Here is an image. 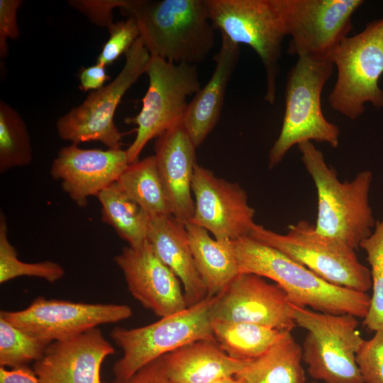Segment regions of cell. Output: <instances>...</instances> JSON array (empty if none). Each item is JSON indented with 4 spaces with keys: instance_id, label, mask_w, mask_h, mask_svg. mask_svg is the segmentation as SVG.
Returning <instances> with one entry per match:
<instances>
[{
    "instance_id": "cell-1",
    "label": "cell",
    "mask_w": 383,
    "mask_h": 383,
    "mask_svg": "<svg viewBox=\"0 0 383 383\" xmlns=\"http://www.w3.org/2000/svg\"><path fill=\"white\" fill-rule=\"evenodd\" d=\"M240 273L272 280L297 306L331 314L365 318L370 296L365 292L333 284L279 250L248 235L229 241Z\"/></svg>"
},
{
    "instance_id": "cell-2",
    "label": "cell",
    "mask_w": 383,
    "mask_h": 383,
    "mask_svg": "<svg viewBox=\"0 0 383 383\" xmlns=\"http://www.w3.org/2000/svg\"><path fill=\"white\" fill-rule=\"evenodd\" d=\"M152 55L174 63L206 60L215 40L206 0H120Z\"/></svg>"
},
{
    "instance_id": "cell-3",
    "label": "cell",
    "mask_w": 383,
    "mask_h": 383,
    "mask_svg": "<svg viewBox=\"0 0 383 383\" xmlns=\"http://www.w3.org/2000/svg\"><path fill=\"white\" fill-rule=\"evenodd\" d=\"M298 148L316 189V231L358 249L372 235L377 222L370 204L372 172L364 170L351 181L340 182L335 170L327 165L323 152L312 142L301 143Z\"/></svg>"
},
{
    "instance_id": "cell-4",
    "label": "cell",
    "mask_w": 383,
    "mask_h": 383,
    "mask_svg": "<svg viewBox=\"0 0 383 383\" xmlns=\"http://www.w3.org/2000/svg\"><path fill=\"white\" fill-rule=\"evenodd\" d=\"M330 58L298 57L289 70L285 88V110L279 135L269 152L270 169L295 145L312 140L339 145L340 129L328 121L321 109V96L333 70Z\"/></svg>"
},
{
    "instance_id": "cell-5",
    "label": "cell",
    "mask_w": 383,
    "mask_h": 383,
    "mask_svg": "<svg viewBox=\"0 0 383 383\" xmlns=\"http://www.w3.org/2000/svg\"><path fill=\"white\" fill-rule=\"evenodd\" d=\"M210 21L236 44H245L260 57L265 72V100L273 105L287 35L283 0H206Z\"/></svg>"
},
{
    "instance_id": "cell-6",
    "label": "cell",
    "mask_w": 383,
    "mask_h": 383,
    "mask_svg": "<svg viewBox=\"0 0 383 383\" xmlns=\"http://www.w3.org/2000/svg\"><path fill=\"white\" fill-rule=\"evenodd\" d=\"M216 299L217 295L206 296L180 312L142 327H115L110 336L123 350L113 367L115 379H126L150 362L188 343L215 340L211 309Z\"/></svg>"
},
{
    "instance_id": "cell-7",
    "label": "cell",
    "mask_w": 383,
    "mask_h": 383,
    "mask_svg": "<svg viewBox=\"0 0 383 383\" xmlns=\"http://www.w3.org/2000/svg\"><path fill=\"white\" fill-rule=\"evenodd\" d=\"M248 235L279 250L333 284L365 293L372 287L370 270L360 262L355 250L318 233L306 220L289 225L285 234L255 223Z\"/></svg>"
},
{
    "instance_id": "cell-8",
    "label": "cell",
    "mask_w": 383,
    "mask_h": 383,
    "mask_svg": "<svg viewBox=\"0 0 383 383\" xmlns=\"http://www.w3.org/2000/svg\"><path fill=\"white\" fill-rule=\"evenodd\" d=\"M337 79L328 101L334 111L355 120L366 103L383 108V18L374 20L357 34L344 38L330 55Z\"/></svg>"
},
{
    "instance_id": "cell-9",
    "label": "cell",
    "mask_w": 383,
    "mask_h": 383,
    "mask_svg": "<svg viewBox=\"0 0 383 383\" xmlns=\"http://www.w3.org/2000/svg\"><path fill=\"white\" fill-rule=\"evenodd\" d=\"M292 314L296 325L308 331L301 347L311 377L324 383H365L356 362L364 341L357 329V317L294 304Z\"/></svg>"
},
{
    "instance_id": "cell-10",
    "label": "cell",
    "mask_w": 383,
    "mask_h": 383,
    "mask_svg": "<svg viewBox=\"0 0 383 383\" xmlns=\"http://www.w3.org/2000/svg\"><path fill=\"white\" fill-rule=\"evenodd\" d=\"M148 89L140 111L127 123L137 126L136 135L126 150L128 163L138 160L148 143L182 123L188 106L187 98L201 89L195 65L174 64L150 54L145 72Z\"/></svg>"
},
{
    "instance_id": "cell-11",
    "label": "cell",
    "mask_w": 383,
    "mask_h": 383,
    "mask_svg": "<svg viewBox=\"0 0 383 383\" xmlns=\"http://www.w3.org/2000/svg\"><path fill=\"white\" fill-rule=\"evenodd\" d=\"M123 67L115 79L91 91L79 106L56 121L59 137L72 144L99 141L111 149H121L122 133L113 117L122 97L146 72L150 54L139 37L125 53Z\"/></svg>"
},
{
    "instance_id": "cell-12",
    "label": "cell",
    "mask_w": 383,
    "mask_h": 383,
    "mask_svg": "<svg viewBox=\"0 0 383 383\" xmlns=\"http://www.w3.org/2000/svg\"><path fill=\"white\" fill-rule=\"evenodd\" d=\"M362 0H283L288 53L328 59L353 28L352 16Z\"/></svg>"
},
{
    "instance_id": "cell-13",
    "label": "cell",
    "mask_w": 383,
    "mask_h": 383,
    "mask_svg": "<svg viewBox=\"0 0 383 383\" xmlns=\"http://www.w3.org/2000/svg\"><path fill=\"white\" fill-rule=\"evenodd\" d=\"M133 314L126 304H89L39 296L25 309L1 311L0 316L24 332L53 342L66 340Z\"/></svg>"
},
{
    "instance_id": "cell-14",
    "label": "cell",
    "mask_w": 383,
    "mask_h": 383,
    "mask_svg": "<svg viewBox=\"0 0 383 383\" xmlns=\"http://www.w3.org/2000/svg\"><path fill=\"white\" fill-rule=\"evenodd\" d=\"M287 293L255 274L240 273L219 294L211 309L212 322L257 324L279 331L296 326Z\"/></svg>"
},
{
    "instance_id": "cell-15",
    "label": "cell",
    "mask_w": 383,
    "mask_h": 383,
    "mask_svg": "<svg viewBox=\"0 0 383 383\" xmlns=\"http://www.w3.org/2000/svg\"><path fill=\"white\" fill-rule=\"evenodd\" d=\"M194 213L191 221L218 240L248 235L255 223V209L245 191L237 183L216 177L196 162L192 182Z\"/></svg>"
},
{
    "instance_id": "cell-16",
    "label": "cell",
    "mask_w": 383,
    "mask_h": 383,
    "mask_svg": "<svg viewBox=\"0 0 383 383\" xmlns=\"http://www.w3.org/2000/svg\"><path fill=\"white\" fill-rule=\"evenodd\" d=\"M131 294L160 318L187 309L182 284L147 240L137 248L124 247L114 257Z\"/></svg>"
},
{
    "instance_id": "cell-17",
    "label": "cell",
    "mask_w": 383,
    "mask_h": 383,
    "mask_svg": "<svg viewBox=\"0 0 383 383\" xmlns=\"http://www.w3.org/2000/svg\"><path fill=\"white\" fill-rule=\"evenodd\" d=\"M128 165L126 151L121 148L83 149L71 144L58 151L50 174L61 182L62 189L70 198L83 208L87 205L89 197L97 196L117 182Z\"/></svg>"
},
{
    "instance_id": "cell-18",
    "label": "cell",
    "mask_w": 383,
    "mask_h": 383,
    "mask_svg": "<svg viewBox=\"0 0 383 383\" xmlns=\"http://www.w3.org/2000/svg\"><path fill=\"white\" fill-rule=\"evenodd\" d=\"M114 353L113 345L96 327L50 343L33 370L40 383H105L101 378V365Z\"/></svg>"
},
{
    "instance_id": "cell-19",
    "label": "cell",
    "mask_w": 383,
    "mask_h": 383,
    "mask_svg": "<svg viewBox=\"0 0 383 383\" xmlns=\"http://www.w3.org/2000/svg\"><path fill=\"white\" fill-rule=\"evenodd\" d=\"M196 147L180 123L157 138L155 157L173 216L181 223L191 222L194 213L192 182Z\"/></svg>"
},
{
    "instance_id": "cell-20",
    "label": "cell",
    "mask_w": 383,
    "mask_h": 383,
    "mask_svg": "<svg viewBox=\"0 0 383 383\" xmlns=\"http://www.w3.org/2000/svg\"><path fill=\"white\" fill-rule=\"evenodd\" d=\"M215 68L209 82L188 104L182 126L196 148L199 147L217 124L226 91L240 57V45L221 34Z\"/></svg>"
},
{
    "instance_id": "cell-21",
    "label": "cell",
    "mask_w": 383,
    "mask_h": 383,
    "mask_svg": "<svg viewBox=\"0 0 383 383\" xmlns=\"http://www.w3.org/2000/svg\"><path fill=\"white\" fill-rule=\"evenodd\" d=\"M148 240L157 256L179 279L187 306L207 296L195 266L185 224L173 215L151 216Z\"/></svg>"
},
{
    "instance_id": "cell-22",
    "label": "cell",
    "mask_w": 383,
    "mask_h": 383,
    "mask_svg": "<svg viewBox=\"0 0 383 383\" xmlns=\"http://www.w3.org/2000/svg\"><path fill=\"white\" fill-rule=\"evenodd\" d=\"M161 359L171 383H210L234 377L249 362L229 357L214 340L188 343Z\"/></svg>"
},
{
    "instance_id": "cell-23",
    "label": "cell",
    "mask_w": 383,
    "mask_h": 383,
    "mask_svg": "<svg viewBox=\"0 0 383 383\" xmlns=\"http://www.w3.org/2000/svg\"><path fill=\"white\" fill-rule=\"evenodd\" d=\"M185 227L195 266L206 287L207 296H215L240 274L230 240H218L206 229L192 222Z\"/></svg>"
},
{
    "instance_id": "cell-24",
    "label": "cell",
    "mask_w": 383,
    "mask_h": 383,
    "mask_svg": "<svg viewBox=\"0 0 383 383\" xmlns=\"http://www.w3.org/2000/svg\"><path fill=\"white\" fill-rule=\"evenodd\" d=\"M302 361L301 345L291 331H284L267 350L249 361L235 377L246 383H306Z\"/></svg>"
},
{
    "instance_id": "cell-25",
    "label": "cell",
    "mask_w": 383,
    "mask_h": 383,
    "mask_svg": "<svg viewBox=\"0 0 383 383\" xmlns=\"http://www.w3.org/2000/svg\"><path fill=\"white\" fill-rule=\"evenodd\" d=\"M116 182L150 217L173 215L155 155L129 164Z\"/></svg>"
},
{
    "instance_id": "cell-26",
    "label": "cell",
    "mask_w": 383,
    "mask_h": 383,
    "mask_svg": "<svg viewBox=\"0 0 383 383\" xmlns=\"http://www.w3.org/2000/svg\"><path fill=\"white\" fill-rule=\"evenodd\" d=\"M97 199L101 205V221L111 226L129 246L137 248L148 240L150 216L114 182Z\"/></svg>"
},
{
    "instance_id": "cell-27",
    "label": "cell",
    "mask_w": 383,
    "mask_h": 383,
    "mask_svg": "<svg viewBox=\"0 0 383 383\" xmlns=\"http://www.w3.org/2000/svg\"><path fill=\"white\" fill-rule=\"evenodd\" d=\"M214 339L231 357L251 361L267 350L284 331L248 323L212 322Z\"/></svg>"
},
{
    "instance_id": "cell-28",
    "label": "cell",
    "mask_w": 383,
    "mask_h": 383,
    "mask_svg": "<svg viewBox=\"0 0 383 383\" xmlns=\"http://www.w3.org/2000/svg\"><path fill=\"white\" fill-rule=\"evenodd\" d=\"M33 149L26 124L9 104L0 101V173L29 165Z\"/></svg>"
},
{
    "instance_id": "cell-29",
    "label": "cell",
    "mask_w": 383,
    "mask_h": 383,
    "mask_svg": "<svg viewBox=\"0 0 383 383\" xmlns=\"http://www.w3.org/2000/svg\"><path fill=\"white\" fill-rule=\"evenodd\" d=\"M64 268L58 263L46 260L28 263L20 260L15 248L8 238V226L6 217L0 214V283L13 279L28 276L44 279L53 283L65 275Z\"/></svg>"
},
{
    "instance_id": "cell-30",
    "label": "cell",
    "mask_w": 383,
    "mask_h": 383,
    "mask_svg": "<svg viewBox=\"0 0 383 383\" xmlns=\"http://www.w3.org/2000/svg\"><path fill=\"white\" fill-rule=\"evenodd\" d=\"M50 342L31 335L0 316V365L17 368L40 360Z\"/></svg>"
},
{
    "instance_id": "cell-31",
    "label": "cell",
    "mask_w": 383,
    "mask_h": 383,
    "mask_svg": "<svg viewBox=\"0 0 383 383\" xmlns=\"http://www.w3.org/2000/svg\"><path fill=\"white\" fill-rule=\"evenodd\" d=\"M360 248L367 253L370 265L372 294L363 324L370 331L383 328V216L377 221L372 235L365 239Z\"/></svg>"
},
{
    "instance_id": "cell-32",
    "label": "cell",
    "mask_w": 383,
    "mask_h": 383,
    "mask_svg": "<svg viewBox=\"0 0 383 383\" xmlns=\"http://www.w3.org/2000/svg\"><path fill=\"white\" fill-rule=\"evenodd\" d=\"M109 30L110 37L97 59V63L105 67L113 62L121 54H125L140 37L138 23L132 17L113 23Z\"/></svg>"
},
{
    "instance_id": "cell-33",
    "label": "cell",
    "mask_w": 383,
    "mask_h": 383,
    "mask_svg": "<svg viewBox=\"0 0 383 383\" xmlns=\"http://www.w3.org/2000/svg\"><path fill=\"white\" fill-rule=\"evenodd\" d=\"M356 362L365 383H383V328L364 340Z\"/></svg>"
},
{
    "instance_id": "cell-34",
    "label": "cell",
    "mask_w": 383,
    "mask_h": 383,
    "mask_svg": "<svg viewBox=\"0 0 383 383\" xmlns=\"http://www.w3.org/2000/svg\"><path fill=\"white\" fill-rule=\"evenodd\" d=\"M68 4L93 23L109 29L113 24V11L119 8L120 0H72Z\"/></svg>"
},
{
    "instance_id": "cell-35",
    "label": "cell",
    "mask_w": 383,
    "mask_h": 383,
    "mask_svg": "<svg viewBox=\"0 0 383 383\" xmlns=\"http://www.w3.org/2000/svg\"><path fill=\"white\" fill-rule=\"evenodd\" d=\"M21 0H0V56L8 52L7 40H16L20 32L17 23V11L22 4Z\"/></svg>"
},
{
    "instance_id": "cell-36",
    "label": "cell",
    "mask_w": 383,
    "mask_h": 383,
    "mask_svg": "<svg viewBox=\"0 0 383 383\" xmlns=\"http://www.w3.org/2000/svg\"><path fill=\"white\" fill-rule=\"evenodd\" d=\"M111 383H171L167 378L161 357L150 362L131 377L114 379Z\"/></svg>"
},
{
    "instance_id": "cell-37",
    "label": "cell",
    "mask_w": 383,
    "mask_h": 383,
    "mask_svg": "<svg viewBox=\"0 0 383 383\" xmlns=\"http://www.w3.org/2000/svg\"><path fill=\"white\" fill-rule=\"evenodd\" d=\"M110 79L105 66L97 63L84 69L79 74V87L82 90H97L104 87V84Z\"/></svg>"
},
{
    "instance_id": "cell-38",
    "label": "cell",
    "mask_w": 383,
    "mask_h": 383,
    "mask_svg": "<svg viewBox=\"0 0 383 383\" xmlns=\"http://www.w3.org/2000/svg\"><path fill=\"white\" fill-rule=\"evenodd\" d=\"M0 383H40L33 370L27 365L17 368L0 367Z\"/></svg>"
},
{
    "instance_id": "cell-39",
    "label": "cell",
    "mask_w": 383,
    "mask_h": 383,
    "mask_svg": "<svg viewBox=\"0 0 383 383\" xmlns=\"http://www.w3.org/2000/svg\"><path fill=\"white\" fill-rule=\"evenodd\" d=\"M210 383H246L244 380L236 377L223 378Z\"/></svg>"
},
{
    "instance_id": "cell-40",
    "label": "cell",
    "mask_w": 383,
    "mask_h": 383,
    "mask_svg": "<svg viewBox=\"0 0 383 383\" xmlns=\"http://www.w3.org/2000/svg\"><path fill=\"white\" fill-rule=\"evenodd\" d=\"M308 383H318L316 381H312V382H308Z\"/></svg>"
}]
</instances>
